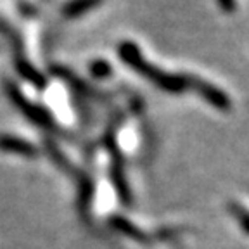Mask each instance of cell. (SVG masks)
<instances>
[{
  "instance_id": "8",
  "label": "cell",
  "mask_w": 249,
  "mask_h": 249,
  "mask_svg": "<svg viewBox=\"0 0 249 249\" xmlns=\"http://www.w3.org/2000/svg\"><path fill=\"white\" fill-rule=\"evenodd\" d=\"M18 71H19V74L24 78V80H28L30 83H33V85H35L36 89L42 90V89H45V87H47L45 76H43V74L40 73L38 70H35V68L31 66L30 62L18 59Z\"/></svg>"
},
{
  "instance_id": "9",
  "label": "cell",
  "mask_w": 249,
  "mask_h": 249,
  "mask_svg": "<svg viewBox=\"0 0 249 249\" xmlns=\"http://www.w3.org/2000/svg\"><path fill=\"white\" fill-rule=\"evenodd\" d=\"M99 4H101V0H73L71 4H68L64 7V16L76 18V16H82L83 12L90 11V9H93Z\"/></svg>"
},
{
  "instance_id": "3",
  "label": "cell",
  "mask_w": 249,
  "mask_h": 249,
  "mask_svg": "<svg viewBox=\"0 0 249 249\" xmlns=\"http://www.w3.org/2000/svg\"><path fill=\"white\" fill-rule=\"evenodd\" d=\"M5 90H7V95L12 101V104L19 109L21 113H23L24 116L31 121V123L36 124V126H40V128L47 130V132H51V133H62V130L59 128L55 118L49 113V109H45L43 106L33 104L31 101H28L23 93L19 92V89L12 85L11 82L5 83Z\"/></svg>"
},
{
  "instance_id": "6",
  "label": "cell",
  "mask_w": 249,
  "mask_h": 249,
  "mask_svg": "<svg viewBox=\"0 0 249 249\" xmlns=\"http://www.w3.org/2000/svg\"><path fill=\"white\" fill-rule=\"evenodd\" d=\"M78 199H76V204H78V210L82 214H89L90 208H92V201H93V196H95V182L93 178L85 173V171H78Z\"/></svg>"
},
{
  "instance_id": "5",
  "label": "cell",
  "mask_w": 249,
  "mask_h": 249,
  "mask_svg": "<svg viewBox=\"0 0 249 249\" xmlns=\"http://www.w3.org/2000/svg\"><path fill=\"white\" fill-rule=\"evenodd\" d=\"M109 227L113 230H116L118 233L124 235V237L132 239L135 242H140V244H149L151 242V237H149L147 233L144 232L142 229L132 223L126 216H121V214H113V216H109Z\"/></svg>"
},
{
  "instance_id": "10",
  "label": "cell",
  "mask_w": 249,
  "mask_h": 249,
  "mask_svg": "<svg viewBox=\"0 0 249 249\" xmlns=\"http://www.w3.org/2000/svg\"><path fill=\"white\" fill-rule=\"evenodd\" d=\"M90 71H92L93 76L106 78L111 74V66H109L106 61H93L92 64H90Z\"/></svg>"
},
{
  "instance_id": "4",
  "label": "cell",
  "mask_w": 249,
  "mask_h": 249,
  "mask_svg": "<svg viewBox=\"0 0 249 249\" xmlns=\"http://www.w3.org/2000/svg\"><path fill=\"white\" fill-rule=\"evenodd\" d=\"M0 151L7 152V154L21 156V158H26V160H35L40 154L38 147L35 144H31V142L21 139L18 135H9V133L0 135Z\"/></svg>"
},
{
  "instance_id": "1",
  "label": "cell",
  "mask_w": 249,
  "mask_h": 249,
  "mask_svg": "<svg viewBox=\"0 0 249 249\" xmlns=\"http://www.w3.org/2000/svg\"><path fill=\"white\" fill-rule=\"evenodd\" d=\"M118 54H120L121 61H124L128 66H132L137 73H140L142 76L151 80V82L154 83V85L160 87V89L168 90V92H182V90L187 87L183 78L175 76V74L163 73V71L158 70L156 66L149 64L135 43L123 42L120 47H118Z\"/></svg>"
},
{
  "instance_id": "7",
  "label": "cell",
  "mask_w": 249,
  "mask_h": 249,
  "mask_svg": "<svg viewBox=\"0 0 249 249\" xmlns=\"http://www.w3.org/2000/svg\"><path fill=\"white\" fill-rule=\"evenodd\" d=\"M43 147H45L47 156L51 158V161L59 168V170L64 171V173H68V175H74V177L78 175V170L73 166V163L68 160L66 154H64V152H62L61 149H59L51 139L43 140Z\"/></svg>"
},
{
  "instance_id": "2",
  "label": "cell",
  "mask_w": 249,
  "mask_h": 249,
  "mask_svg": "<svg viewBox=\"0 0 249 249\" xmlns=\"http://www.w3.org/2000/svg\"><path fill=\"white\" fill-rule=\"evenodd\" d=\"M104 145H106V149H107L109 156H111V166H109V178H111V183H113L120 201L123 202L124 206H130L133 201L132 187H130V183H128L126 168H124V158H123V154H121L120 147H118L114 130H111V132H107L104 135Z\"/></svg>"
}]
</instances>
